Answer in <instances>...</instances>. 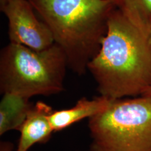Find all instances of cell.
I'll use <instances>...</instances> for the list:
<instances>
[{"label":"cell","instance_id":"12","mask_svg":"<svg viewBox=\"0 0 151 151\" xmlns=\"http://www.w3.org/2000/svg\"><path fill=\"white\" fill-rule=\"evenodd\" d=\"M11 1V0H0V8L3 7L4 6H5L6 4H8Z\"/></svg>","mask_w":151,"mask_h":151},{"label":"cell","instance_id":"14","mask_svg":"<svg viewBox=\"0 0 151 151\" xmlns=\"http://www.w3.org/2000/svg\"><path fill=\"white\" fill-rule=\"evenodd\" d=\"M91 151H92V150H91Z\"/></svg>","mask_w":151,"mask_h":151},{"label":"cell","instance_id":"7","mask_svg":"<svg viewBox=\"0 0 151 151\" xmlns=\"http://www.w3.org/2000/svg\"><path fill=\"white\" fill-rule=\"evenodd\" d=\"M111 101V99L101 95L92 99L82 98L72 108L55 111L50 116L52 129L61 131L85 118H92L108 108Z\"/></svg>","mask_w":151,"mask_h":151},{"label":"cell","instance_id":"9","mask_svg":"<svg viewBox=\"0 0 151 151\" xmlns=\"http://www.w3.org/2000/svg\"><path fill=\"white\" fill-rule=\"evenodd\" d=\"M116 9L148 37L151 30V0H112Z\"/></svg>","mask_w":151,"mask_h":151},{"label":"cell","instance_id":"1","mask_svg":"<svg viewBox=\"0 0 151 151\" xmlns=\"http://www.w3.org/2000/svg\"><path fill=\"white\" fill-rule=\"evenodd\" d=\"M88 70L101 96L116 99L143 95L151 86L148 37L115 9L106 35Z\"/></svg>","mask_w":151,"mask_h":151},{"label":"cell","instance_id":"8","mask_svg":"<svg viewBox=\"0 0 151 151\" xmlns=\"http://www.w3.org/2000/svg\"><path fill=\"white\" fill-rule=\"evenodd\" d=\"M29 98L14 93H4L0 102V135L20 129L32 105Z\"/></svg>","mask_w":151,"mask_h":151},{"label":"cell","instance_id":"10","mask_svg":"<svg viewBox=\"0 0 151 151\" xmlns=\"http://www.w3.org/2000/svg\"><path fill=\"white\" fill-rule=\"evenodd\" d=\"M14 149L13 144L8 141H3L0 143V151H12Z\"/></svg>","mask_w":151,"mask_h":151},{"label":"cell","instance_id":"2","mask_svg":"<svg viewBox=\"0 0 151 151\" xmlns=\"http://www.w3.org/2000/svg\"><path fill=\"white\" fill-rule=\"evenodd\" d=\"M79 76L88 70L106 35L112 0H29Z\"/></svg>","mask_w":151,"mask_h":151},{"label":"cell","instance_id":"11","mask_svg":"<svg viewBox=\"0 0 151 151\" xmlns=\"http://www.w3.org/2000/svg\"><path fill=\"white\" fill-rule=\"evenodd\" d=\"M143 95L147 96V97H151V86L146 90V92L143 94Z\"/></svg>","mask_w":151,"mask_h":151},{"label":"cell","instance_id":"4","mask_svg":"<svg viewBox=\"0 0 151 151\" xmlns=\"http://www.w3.org/2000/svg\"><path fill=\"white\" fill-rule=\"evenodd\" d=\"M88 127L92 151H151V97L111 99Z\"/></svg>","mask_w":151,"mask_h":151},{"label":"cell","instance_id":"5","mask_svg":"<svg viewBox=\"0 0 151 151\" xmlns=\"http://www.w3.org/2000/svg\"><path fill=\"white\" fill-rule=\"evenodd\" d=\"M0 10L8 20L11 43L37 50L48 48L55 43L50 29L37 18L29 0H11Z\"/></svg>","mask_w":151,"mask_h":151},{"label":"cell","instance_id":"13","mask_svg":"<svg viewBox=\"0 0 151 151\" xmlns=\"http://www.w3.org/2000/svg\"><path fill=\"white\" fill-rule=\"evenodd\" d=\"M148 40H149V43H150V45L151 46V30L150 32V34H149V35H148Z\"/></svg>","mask_w":151,"mask_h":151},{"label":"cell","instance_id":"3","mask_svg":"<svg viewBox=\"0 0 151 151\" xmlns=\"http://www.w3.org/2000/svg\"><path fill=\"white\" fill-rule=\"evenodd\" d=\"M67 57L54 43L37 50L9 43L0 53V91L31 98L64 90Z\"/></svg>","mask_w":151,"mask_h":151},{"label":"cell","instance_id":"6","mask_svg":"<svg viewBox=\"0 0 151 151\" xmlns=\"http://www.w3.org/2000/svg\"><path fill=\"white\" fill-rule=\"evenodd\" d=\"M52 112V107L42 101L32 106L19 129L20 137L16 151H28L36 143L48 141L54 132L50 122Z\"/></svg>","mask_w":151,"mask_h":151}]
</instances>
